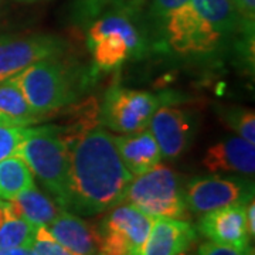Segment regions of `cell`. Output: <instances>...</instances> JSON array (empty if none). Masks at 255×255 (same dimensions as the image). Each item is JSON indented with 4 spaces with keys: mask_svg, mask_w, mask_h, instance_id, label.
Instances as JSON below:
<instances>
[{
    "mask_svg": "<svg viewBox=\"0 0 255 255\" xmlns=\"http://www.w3.org/2000/svg\"><path fill=\"white\" fill-rule=\"evenodd\" d=\"M133 179L124 164L114 135L97 125L70 146L68 191L64 210L97 216L124 203Z\"/></svg>",
    "mask_w": 255,
    "mask_h": 255,
    "instance_id": "6da1fadb",
    "label": "cell"
},
{
    "mask_svg": "<svg viewBox=\"0 0 255 255\" xmlns=\"http://www.w3.org/2000/svg\"><path fill=\"white\" fill-rule=\"evenodd\" d=\"M17 155L64 209L68 191L70 143L64 137L61 127H28Z\"/></svg>",
    "mask_w": 255,
    "mask_h": 255,
    "instance_id": "7a4b0ae2",
    "label": "cell"
},
{
    "mask_svg": "<svg viewBox=\"0 0 255 255\" xmlns=\"http://www.w3.org/2000/svg\"><path fill=\"white\" fill-rule=\"evenodd\" d=\"M124 203L152 219H189L186 186L182 177L169 166L160 163L145 173L133 176Z\"/></svg>",
    "mask_w": 255,
    "mask_h": 255,
    "instance_id": "3957f363",
    "label": "cell"
},
{
    "mask_svg": "<svg viewBox=\"0 0 255 255\" xmlns=\"http://www.w3.org/2000/svg\"><path fill=\"white\" fill-rule=\"evenodd\" d=\"M130 11L118 7L97 18L88 28L87 44L94 63L102 71L118 68L130 57H137L145 44Z\"/></svg>",
    "mask_w": 255,
    "mask_h": 255,
    "instance_id": "277c9868",
    "label": "cell"
},
{
    "mask_svg": "<svg viewBox=\"0 0 255 255\" xmlns=\"http://www.w3.org/2000/svg\"><path fill=\"white\" fill-rule=\"evenodd\" d=\"M14 77L31 108L43 118L77 98L71 73L58 57L40 60Z\"/></svg>",
    "mask_w": 255,
    "mask_h": 255,
    "instance_id": "5b68a950",
    "label": "cell"
},
{
    "mask_svg": "<svg viewBox=\"0 0 255 255\" xmlns=\"http://www.w3.org/2000/svg\"><path fill=\"white\" fill-rule=\"evenodd\" d=\"M153 219L136 207L122 203L97 226L98 255H139Z\"/></svg>",
    "mask_w": 255,
    "mask_h": 255,
    "instance_id": "8992f818",
    "label": "cell"
},
{
    "mask_svg": "<svg viewBox=\"0 0 255 255\" xmlns=\"http://www.w3.org/2000/svg\"><path fill=\"white\" fill-rule=\"evenodd\" d=\"M159 107H162L159 95L115 85L107 91L100 105V122L118 133L137 132L147 128Z\"/></svg>",
    "mask_w": 255,
    "mask_h": 255,
    "instance_id": "52a82bcc",
    "label": "cell"
},
{
    "mask_svg": "<svg viewBox=\"0 0 255 255\" xmlns=\"http://www.w3.org/2000/svg\"><path fill=\"white\" fill-rule=\"evenodd\" d=\"M65 50L63 38L54 34L0 36V81L17 75L40 60L60 57Z\"/></svg>",
    "mask_w": 255,
    "mask_h": 255,
    "instance_id": "ba28073f",
    "label": "cell"
},
{
    "mask_svg": "<svg viewBox=\"0 0 255 255\" xmlns=\"http://www.w3.org/2000/svg\"><path fill=\"white\" fill-rule=\"evenodd\" d=\"M254 199V187L237 177H196L186 184V204L194 214H204L230 204H247Z\"/></svg>",
    "mask_w": 255,
    "mask_h": 255,
    "instance_id": "9c48e42d",
    "label": "cell"
},
{
    "mask_svg": "<svg viewBox=\"0 0 255 255\" xmlns=\"http://www.w3.org/2000/svg\"><path fill=\"white\" fill-rule=\"evenodd\" d=\"M162 24L167 44L179 54H206L223 41L201 20L190 1L172 11Z\"/></svg>",
    "mask_w": 255,
    "mask_h": 255,
    "instance_id": "30bf717a",
    "label": "cell"
},
{
    "mask_svg": "<svg viewBox=\"0 0 255 255\" xmlns=\"http://www.w3.org/2000/svg\"><path fill=\"white\" fill-rule=\"evenodd\" d=\"M149 130L155 137L162 157L174 159L183 155L194 137V117L187 111L162 105L149 122Z\"/></svg>",
    "mask_w": 255,
    "mask_h": 255,
    "instance_id": "8fae6325",
    "label": "cell"
},
{
    "mask_svg": "<svg viewBox=\"0 0 255 255\" xmlns=\"http://www.w3.org/2000/svg\"><path fill=\"white\" fill-rule=\"evenodd\" d=\"M200 216L197 230L209 241L237 248L250 247L251 237L247 228L246 204H230Z\"/></svg>",
    "mask_w": 255,
    "mask_h": 255,
    "instance_id": "7c38bea8",
    "label": "cell"
},
{
    "mask_svg": "<svg viewBox=\"0 0 255 255\" xmlns=\"http://www.w3.org/2000/svg\"><path fill=\"white\" fill-rule=\"evenodd\" d=\"M201 163L210 173H243L255 172V146L240 136L223 139L210 146Z\"/></svg>",
    "mask_w": 255,
    "mask_h": 255,
    "instance_id": "4fadbf2b",
    "label": "cell"
},
{
    "mask_svg": "<svg viewBox=\"0 0 255 255\" xmlns=\"http://www.w3.org/2000/svg\"><path fill=\"white\" fill-rule=\"evenodd\" d=\"M197 238V230L187 220L153 219L139 255H177L187 251Z\"/></svg>",
    "mask_w": 255,
    "mask_h": 255,
    "instance_id": "5bb4252c",
    "label": "cell"
},
{
    "mask_svg": "<svg viewBox=\"0 0 255 255\" xmlns=\"http://www.w3.org/2000/svg\"><path fill=\"white\" fill-rule=\"evenodd\" d=\"M50 234L65 248L77 255H98L97 227L63 210L48 226Z\"/></svg>",
    "mask_w": 255,
    "mask_h": 255,
    "instance_id": "9a60e30c",
    "label": "cell"
},
{
    "mask_svg": "<svg viewBox=\"0 0 255 255\" xmlns=\"http://www.w3.org/2000/svg\"><path fill=\"white\" fill-rule=\"evenodd\" d=\"M114 140L122 162L133 176L150 170L162 159L160 149L149 128L114 136Z\"/></svg>",
    "mask_w": 255,
    "mask_h": 255,
    "instance_id": "2e32d148",
    "label": "cell"
},
{
    "mask_svg": "<svg viewBox=\"0 0 255 255\" xmlns=\"http://www.w3.org/2000/svg\"><path fill=\"white\" fill-rule=\"evenodd\" d=\"M43 119L28 104L16 77L0 81V122L33 127Z\"/></svg>",
    "mask_w": 255,
    "mask_h": 255,
    "instance_id": "e0dca14e",
    "label": "cell"
},
{
    "mask_svg": "<svg viewBox=\"0 0 255 255\" xmlns=\"http://www.w3.org/2000/svg\"><path fill=\"white\" fill-rule=\"evenodd\" d=\"M9 203L11 213L16 217L27 220L36 227H47L64 210L57 201L50 199L36 186L20 193L17 197L9 200Z\"/></svg>",
    "mask_w": 255,
    "mask_h": 255,
    "instance_id": "ac0fdd59",
    "label": "cell"
},
{
    "mask_svg": "<svg viewBox=\"0 0 255 255\" xmlns=\"http://www.w3.org/2000/svg\"><path fill=\"white\" fill-rule=\"evenodd\" d=\"M200 18L223 40L241 30L236 0H190Z\"/></svg>",
    "mask_w": 255,
    "mask_h": 255,
    "instance_id": "d6986e66",
    "label": "cell"
},
{
    "mask_svg": "<svg viewBox=\"0 0 255 255\" xmlns=\"http://www.w3.org/2000/svg\"><path fill=\"white\" fill-rule=\"evenodd\" d=\"M34 177L23 157L13 155L0 162V199L13 200L20 193L31 189Z\"/></svg>",
    "mask_w": 255,
    "mask_h": 255,
    "instance_id": "ffe728a7",
    "label": "cell"
},
{
    "mask_svg": "<svg viewBox=\"0 0 255 255\" xmlns=\"http://www.w3.org/2000/svg\"><path fill=\"white\" fill-rule=\"evenodd\" d=\"M36 230L27 220L11 216L0 227V248H31Z\"/></svg>",
    "mask_w": 255,
    "mask_h": 255,
    "instance_id": "44dd1931",
    "label": "cell"
},
{
    "mask_svg": "<svg viewBox=\"0 0 255 255\" xmlns=\"http://www.w3.org/2000/svg\"><path fill=\"white\" fill-rule=\"evenodd\" d=\"M219 115L221 121L238 136L255 143V114L253 110L241 107L220 108Z\"/></svg>",
    "mask_w": 255,
    "mask_h": 255,
    "instance_id": "7402d4cb",
    "label": "cell"
},
{
    "mask_svg": "<svg viewBox=\"0 0 255 255\" xmlns=\"http://www.w3.org/2000/svg\"><path fill=\"white\" fill-rule=\"evenodd\" d=\"M27 128L0 122V162L6 157L17 155L18 149L26 137Z\"/></svg>",
    "mask_w": 255,
    "mask_h": 255,
    "instance_id": "603a6c76",
    "label": "cell"
},
{
    "mask_svg": "<svg viewBox=\"0 0 255 255\" xmlns=\"http://www.w3.org/2000/svg\"><path fill=\"white\" fill-rule=\"evenodd\" d=\"M31 250L36 255H77L71 253L68 248L61 246L44 226L37 227Z\"/></svg>",
    "mask_w": 255,
    "mask_h": 255,
    "instance_id": "cb8c5ba5",
    "label": "cell"
},
{
    "mask_svg": "<svg viewBox=\"0 0 255 255\" xmlns=\"http://www.w3.org/2000/svg\"><path fill=\"white\" fill-rule=\"evenodd\" d=\"M119 0H78L77 16L84 20L97 17L102 14L110 6H117Z\"/></svg>",
    "mask_w": 255,
    "mask_h": 255,
    "instance_id": "d4e9b609",
    "label": "cell"
},
{
    "mask_svg": "<svg viewBox=\"0 0 255 255\" xmlns=\"http://www.w3.org/2000/svg\"><path fill=\"white\" fill-rule=\"evenodd\" d=\"M197 255H254L251 247L237 248V247L223 246L213 241H206L199 247Z\"/></svg>",
    "mask_w": 255,
    "mask_h": 255,
    "instance_id": "484cf974",
    "label": "cell"
},
{
    "mask_svg": "<svg viewBox=\"0 0 255 255\" xmlns=\"http://www.w3.org/2000/svg\"><path fill=\"white\" fill-rule=\"evenodd\" d=\"M238 16L241 20V31L246 33L247 37L254 36V20H255V0H236Z\"/></svg>",
    "mask_w": 255,
    "mask_h": 255,
    "instance_id": "4316f807",
    "label": "cell"
},
{
    "mask_svg": "<svg viewBox=\"0 0 255 255\" xmlns=\"http://www.w3.org/2000/svg\"><path fill=\"white\" fill-rule=\"evenodd\" d=\"M190 0H153L152 3V16L163 23L166 17L174 11L176 9L182 7L183 4H186Z\"/></svg>",
    "mask_w": 255,
    "mask_h": 255,
    "instance_id": "83f0119b",
    "label": "cell"
},
{
    "mask_svg": "<svg viewBox=\"0 0 255 255\" xmlns=\"http://www.w3.org/2000/svg\"><path fill=\"white\" fill-rule=\"evenodd\" d=\"M246 220L247 228H248V234L250 237L254 238L255 236V203L254 199L248 201L246 204Z\"/></svg>",
    "mask_w": 255,
    "mask_h": 255,
    "instance_id": "f1b7e54d",
    "label": "cell"
},
{
    "mask_svg": "<svg viewBox=\"0 0 255 255\" xmlns=\"http://www.w3.org/2000/svg\"><path fill=\"white\" fill-rule=\"evenodd\" d=\"M146 0H119V3L117 4L118 7L128 10L130 13H135L145 4Z\"/></svg>",
    "mask_w": 255,
    "mask_h": 255,
    "instance_id": "f546056e",
    "label": "cell"
},
{
    "mask_svg": "<svg viewBox=\"0 0 255 255\" xmlns=\"http://www.w3.org/2000/svg\"><path fill=\"white\" fill-rule=\"evenodd\" d=\"M11 216H14V214L11 213L9 200H1V199H0V227L3 226V223H4L6 220L9 219V217H11ZM14 217H16V216H14Z\"/></svg>",
    "mask_w": 255,
    "mask_h": 255,
    "instance_id": "4dcf8cb0",
    "label": "cell"
},
{
    "mask_svg": "<svg viewBox=\"0 0 255 255\" xmlns=\"http://www.w3.org/2000/svg\"><path fill=\"white\" fill-rule=\"evenodd\" d=\"M31 248H0V255H31Z\"/></svg>",
    "mask_w": 255,
    "mask_h": 255,
    "instance_id": "1f68e13d",
    "label": "cell"
},
{
    "mask_svg": "<svg viewBox=\"0 0 255 255\" xmlns=\"http://www.w3.org/2000/svg\"><path fill=\"white\" fill-rule=\"evenodd\" d=\"M20 3H38V1H44V0H17Z\"/></svg>",
    "mask_w": 255,
    "mask_h": 255,
    "instance_id": "d6a6232c",
    "label": "cell"
},
{
    "mask_svg": "<svg viewBox=\"0 0 255 255\" xmlns=\"http://www.w3.org/2000/svg\"><path fill=\"white\" fill-rule=\"evenodd\" d=\"M3 6H4V0H0V16H1V11H3Z\"/></svg>",
    "mask_w": 255,
    "mask_h": 255,
    "instance_id": "836d02e7",
    "label": "cell"
},
{
    "mask_svg": "<svg viewBox=\"0 0 255 255\" xmlns=\"http://www.w3.org/2000/svg\"><path fill=\"white\" fill-rule=\"evenodd\" d=\"M177 255H191V254H189L187 251H183V253H180V254H177Z\"/></svg>",
    "mask_w": 255,
    "mask_h": 255,
    "instance_id": "e575fe53",
    "label": "cell"
}]
</instances>
